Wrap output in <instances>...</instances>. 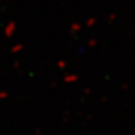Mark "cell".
<instances>
[{"label": "cell", "instance_id": "obj_1", "mask_svg": "<svg viewBox=\"0 0 135 135\" xmlns=\"http://www.w3.org/2000/svg\"><path fill=\"white\" fill-rule=\"evenodd\" d=\"M78 80V75H68L65 76V81L69 83V81H76Z\"/></svg>", "mask_w": 135, "mask_h": 135}]
</instances>
